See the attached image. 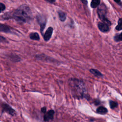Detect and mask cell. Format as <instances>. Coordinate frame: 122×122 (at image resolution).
Returning a JSON list of instances; mask_svg holds the SVG:
<instances>
[{
    "instance_id": "obj_1",
    "label": "cell",
    "mask_w": 122,
    "mask_h": 122,
    "mask_svg": "<svg viewBox=\"0 0 122 122\" xmlns=\"http://www.w3.org/2000/svg\"><path fill=\"white\" fill-rule=\"evenodd\" d=\"M4 19L12 18L16 21L25 23L32 19V13L30 8L27 4H22L12 12L5 13L3 15Z\"/></svg>"
},
{
    "instance_id": "obj_2",
    "label": "cell",
    "mask_w": 122,
    "mask_h": 122,
    "mask_svg": "<svg viewBox=\"0 0 122 122\" xmlns=\"http://www.w3.org/2000/svg\"><path fill=\"white\" fill-rule=\"evenodd\" d=\"M73 96L77 98H83L85 95V88L83 82L76 79H71L69 81Z\"/></svg>"
},
{
    "instance_id": "obj_3",
    "label": "cell",
    "mask_w": 122,
    "mask_h": 122,
    "mask_svg": "<svg viewBox=\"0 0 122 122\" xmlns=\"http://www.w3.org/2000/svg\"><path fill=\"white\" fill-rule=\"evenodd\" d=\"M107 12V9L105 5L102 3L98 8L97 10V13L99 17L102 20V21L108 24L109 26L111 25V22L106 18L105 15Z\"/></svg>"
},
{
    "instance_id": "obj_4",
    "label": "cell",
    "mask_w": 122,
    "mask_h": 122,
    "mask_svg": "<svg viewBox=\"0 0 122 122\" xmlns=\"http://www.w3.org/2000/svg\"><path fill=\"white\" fill-rule=\"evenodd\" d=\"M36 19L38 23L40 26L41 31V33H43V31L45 28L46 23V19L44 15L41 14H38L36 16Z\"/></svg>"
},
{
    "instance_id": "obj_5",
    "label": "cell",
    "mask_w": 122,
    "mask_h": 122,
    "mask_svg": "<svg viewBox=\"0 0 122 122\" xmlns=\"http://www.w3.org/2000/svg\"><path fill=\"white\" fill-rule=\"evenodd\" d=\"M2 112H6L10 115L13 116L16 114L15 111L11 108L9 104L7 103H3L2 104Z\"/></svg>"
},
{
    "instance_id": "obj_6",
    "label": "cell",
    "mask_w": 122,
    "mask_h": 122,
    "mask_svg": "<svg viewBox=\"0 0 122 122\" xmlns=\"http://www.w3.org/2000/svg\"><path fill=\"white\" fill-rule=\"evenodd\" d=\"M55 112L53 110H50L45 113L43 116V120L45 122H47L53 119V116Z\"/></svg>"
},
{
    "instance_id": "obj_7",
    "label": "cell",
    "mask_w": 122,
    "mask_h": 122,
    "mask_svg": "<svg viewBox=\"0 0 122 122\" xmlns=\"http://www.w3.org/2000/svg\"><path fill=\"white\" fill-rule=\"evenodd\" d=\"M53 29L51 27H49L46 30L43 35V39L45 41H47L51 39L53 32Z\"/></svg>"
},
{
    "instance_id": "obj_8",
    "label": "cell",
    "mask_w": 122,
    "mask_h": 122,
    "mask_svg": "<svg viewBox=\"0 0 122 122\" xmlns=\"http://www.w3.org/2000/svg\"><path fill=\"white\" fill-rule=\"evenodd\" d=\"M98 28L99 29V30L103 32L108 31L110 30L109 26L108 24H107L103 22H99L98 24Z\"/></svg>"
},
{
    "instance_id": "obj_9",
    "label": "cell",
    "mask_w": 122,
    "mask_h": 122,
    "mask_svg": "<svg viewBox=\"0 0 122 122\" xmlns=\"http://www.w3.org/2000/svg\"><path fill=\"white\" fill-rule=\"evenodd\" d=\"M0 31L5 33H11L12 31L11 28L8 26L3 24L0 23Z\"/></svg>"
},
{
    "instance_id": "obj_10",
    "label": "cell",
    "mask_w": 122,
    "mask_h": 122,
    "mask_svg": "<svg viewBox=\"0 0 122 122\" xmlns=\"http://www.w3.org/2000/svg\"><path fill=\"white\" fill-rule=\"evenodd\" d=\"M58 13L59 18L60 19V20L61 21H64L66 18V14L63 11H61V10L58 11Z\"/></svg>"
},
{
    "instance_id": "obj_11",
    "label": "cell",
    "mask_w": 122,
    "mask_h": 122,
    "mask_svg": "<svg viewBox=\"0 0 122 122\" xmlns=\"http://www.w3.org/2000/svg\"><path fill=\"white\" fill-rule=\"evenodd\" d=\"M30 38L33 40L39 41L40 40V36L37 32H32L30 34Z\"/></svg>"
},
{
    "instance_id": "obj_12",
    "label": "cell",
    "mask_w": 122,
    "mask_h": 122,
    "mask_svg": "<svg viewBox=\"0 0 122 122\" xmlns=\"http://www.w3.org/2000/svg\"><path fill=\"white\" fill-rule=\"evenodd\" d=\"M97 112L100 114H105L107 112H108V110L107 109L105 108L104 107H103V106H100L99 107H98L97 109V110H96Z\"/></svg>"
},
{
    "instance_id": "obj_13",
    "label": "cell",
    "mask_w": 122,
    "mask_h": 122,
    "mask_svg": "<svg viewBox=\"0 0 122 122\" xmlns=\"http://www.w3.org/2000/svg\"><path fill=\"white\" fill-rule=\"evenodd\" d=\"M90 71L92 74H93L94 76L96 77H101L102 76V74L101 73V72L98 71L97 70L94 69H91L90 70Z\"/></svg>"
},
{
    "instance_id": "obj_14",
    "label": "cell",
    "mask_w": 122,
    "mask_h": 122,
    "mask_svg": "<svg viewBox=\"0 0 122 122\" xmlns=\"http://www.w3.org/2000/svg\"><path fill=\"white\" fill-rule=\"evenodd\" d=\"M100 3V1L99 0H93L91 3V6L92 8H95L98 7Z\"/></svg>"
},
{
    "instance_id": "obj_15",
    "label": "cell",
    "mask_w": 122,
    "mask_h": 122,
    "mask_svg": "<svg viewBox=\"0 0 122 122\" xmlns=\"http://www.w3.org/2000/svg\"><path fill=\"white\" fill-rule=\"evenodd\" d=\"M10 58L12 61L14 62L20 61V58L18 56L15 55H12L11 56H10Z\"/></svg>"
},
{
    "instance_id": "obj_16",
    "label": "cell",
    "mask_w": 122,
    "mask_h": 122,
    "mask_svg": "<svg viewBox=\"0 0 122 122\" xmlns=\"http://www.w3.org/2000/svg\"><path fill=\"white\" fill-rule=\"evenodd\" d=\"M115 29L117 30H122V18H120L118 21V25L116 26Z\"/></svg>"
},
{
    "instance_id": "obj_17",
    "label": "cell",
    "mask_w": 122,
    "mask_h": 122,
    "mask_svg": "<svg viewBox=\"0 0 122 122\" xmlns=\"http://www.w3.org/2000/svg\"><path fill=\"white\" fill-rule=\"evenodd\" d=\"M114 39L116 41H122V32L120 34L116 35L114 37Z\"/></svg>"
},
{
    "instance_id": "obj_18",
    "label": "cell",
    "mask_w": 122,
    "mask_h": 122,
    "mask_svg": "<svg viewBox=\"0 0 122 122\" xmlns=\"http://www.w3.org/2000/svg\"><path fill=\"white\" fill-rule=\"evenodd\" d=\"M110 106L111 109H114L117 107L118 104L116 102L113 101H110Z\"/></svg>"
},
{
    "instance_id": "obj_19",
    "label": "cell",
    "mask_w": 122,
    "mask_h": 122,
    "mask_svg": "<svg viewBox=\"0 0 122 122\" xmlns=\"http://www.w3.org/2000/svg\"><path fill=\"white\" fill-rule=\"evenodd\" d=\"M6 7L5 5L2 3H0V13L3 10H5Z\"/></svg>"
},
{
    "instance_id": "obj_20",
    "label": "cell",
    "mask_w": 122,
    "mask_h": 122,
    "mask_svg": "<svg viewBox=\"0 0 122 122\" xmlns=\"http://www.w3.org/2000/svg\"><path fill=\"white\" fill-rule=\"evenodd\" d=\"M0 42H8V41L4 37L0 35Z\"/></svg>"
},
{
    "instance_id": "obj_21",
    "label": "cell",
    "mask_w": 122,
    "mask_h": 122,
    "mask_svg": "<svg viewBox=\"0 0 122 122\" xmlns=\"http://www.w3.org/2000/svg\"><path fill=\"white\" fill-rule=\"evenodd\" d=\"M41 111L42 112L45 113L46 112V108L45 107H43L41 108Z\"/></svg>"
},
{
    "instance_id": "obj_22",
    "label": "cell",
    "mask_w": 122,
    "mask_h": 122,
    "mask_svg": "<svg viewBox=\"0 0 122 122\" xmlns=\"http://www.w3.org/2000/svg\"><path fill=\"white\" fill-rule=\"evenodd\" d=\"M94 103H95V105H98V104H99L100 103V101L99 100H95V101H94Z\"/></svg>"
},
{
    "instance_id": "obj_23",
    "label": "cell",
    "mask_w": 122,
    "mask_h": 122,
    "mask_svg": "<svg viewBox=\"0 0 122 122\" xmlns=\"http://www.w3.org/2000/svg\"><path fill=\"white\" fill-rule=\"evenodd\" d=\"M46 1L47 2H48L50 3H53V2H54L55 1V0H46Z\"/></svg>"
}]
</instances>
